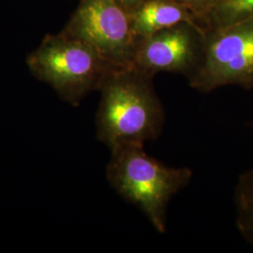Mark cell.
Wrapping results in <instances>:
<instances>
[{"mask_svg":"<svg viewBox=\"0 0 253 253\" xmlns=\"http://www.w3.org/2000/svg\"><path fill=\"white\" fill-rule=\"evenodd\" d=\"M153 78L130 66L114 69L102 83L96 133L110 150L120 145H144L162 134L165 111Z\"/></svg>","mask_w":253,"mask_h":253,"instance_id":"cell-1","label":"cell"},{"mask_svg":"<svg viewBox=\"0 0 253 253\" xmlns=\"http://www.w3.org/2000/svg\"><path fill=\"white\" fill-rule=\"evenodd\" d=\"M192 171L172 168L145 153L144 145H124L111 150L106 177L111 187L139 208L157 232H166L170 200L189 185Z\"/></svg>","mask_w":253,"mask_h":253,"instance_id":"cell-2","label":"cell"},{"mask_svg":"<svg viewBox=\"0 0 253 253\" xmlns=\"http://www.w3.org/2000/svg\"><path fill=\"white\" fill-rule=\"evenodd\" d=\"M27 65L35 78L48 84L73 107L100 91L109 73L117 69L90 46L62 32L46 35L27 55Z\"/></svg>","mask_w":253,"mask_h":253,"instance_id":"cell-3","label":"cell"},{"mask_svg":"<svg viewBox=\"0 0 253 253\" xmlns=\"http://www.w3.org/2000/svg\"><path fill=\"white\" fill-rule=\"evenodd\" d=\"M61 32L90 46L116 68L133 66L140 41L130 13L117 0H80Z\"/></svg>","mask_w":253,"mask_h":253,"instance_id":"cell-4","label":"cell"},{"mask_svg":"<svg viewBox=\"0 0 253 253\" xmlns=\"http://www.w3.org/2000/svg\"><path fill=\"white\" fill-rule=\"evenodd\" d=\"M189 84L201 93L225 85L253 88V18L206 29V54Z\"/></svg>","mask_w":253,"mask_h":253,"instance_id":"cell-5","label":"cell"},{"mask_svg":"<svg viewBox=\"0 0 253 253\" xmlns=\"http://www.w3.org/2000/svg\"><path fill=\"white\" fill-rule=\"evenodd\" d=\"M206 54V28L183 22L142 39L133 66L156 75L179 73L191 79L199 72Z\"/></svg>","mask_w":253,"mask_h":253,"instance_id":"cell-6","label":"cell"},{"mask_svg":"<svg viewBox=\"0 0 253 253\" xmlns=\"http://www.w3.org/2000/svg\"><path fill=\"white\" fill-rule=\"evenodd\" d=\"M130 18L139 41L183 22L203 26L199 17L178 0H145L130 12Z\"/></svg>","mask_w":253,"mask_h":253,"instance_id":"cell-7","label":"cell"},{"mask_svg":"<svg viewBox=\"0 0 253 253\" xmlns=\"http://www.w3.org/2000/svg\"><path fill=\"white\" fill-rule=\"evenodd\" d=\"M234 201L236 228L245 240L253 246V167L239 175Z\"/></svg>","mask_w":253,"mask_h":253,"instance_id":"cell-8","label":"cell"},{"mask_svg":"<svg viewBox=\"0 0 253 253\" xmlns=\"http://www.w3.org/2000/svg\"><path fill=\"white\" fill-rule=\"evenodd\" d=\"M253 18V0H221L202 17L206 29L218 28Z\"/></svg>","mask_w":253,"mask_h":253,"instance_id":"cell-9","label":"cell"},{"mask_svg":"<svg viewBox=\"0 0 253 253\" xmlns=\"http://www.w3.org/2000/svg\"><path fill=\"white\" fill-rule=\"evenodd\" d=\"M178 1L185 4L187 7H189L199 17L202 22L203 15L207 13L209 9L214 7L221 0H178Z\"/></svg>","mask_w":253,"mask_h":253,"instance_id":"cell-10","label":"cell"},{"mask_svg":"<svg viewBox=\"0 0 253 253\" xmlns=\"http://www.w3.org/2000/svg\"><path fill=\"white\" fill-rule=\"evenodd\" d=\"M117 1L124 9H126L130 13L145 0H117Z\"/></svg>","mask_w":253,"mask_h":253,"instance_id":"cell-11","label":"cell"}]
</instances>
